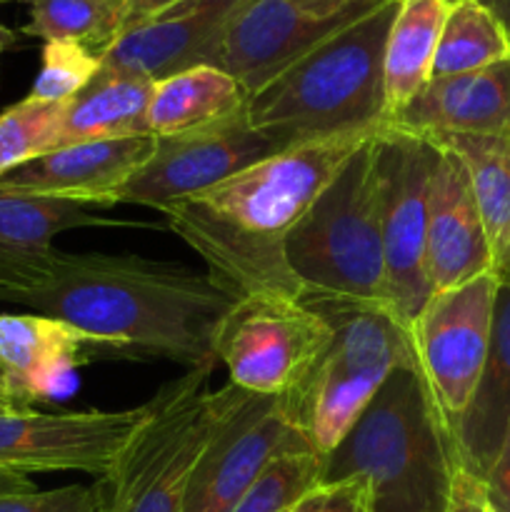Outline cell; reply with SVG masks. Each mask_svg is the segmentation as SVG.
Returning <instances> with one entry per match:
<instances>
[{"label":"cell","instance_id":"cell-1","mask_svg":"<svg viewBox=\"0 0 510 512\" xmlns=\"http://www.w3.org/2000/svg\"><path fill=\"white\" fill-rule=\"evenodd\" d=\"M0 303L63 320L115 355L198 368L233 298L208 273L140 255L0 245Z\"/></svg>","mask_w":510,"mask_h":512},{"label":"cell","instance_id":"cell-2","mask_svg":"<svg viewBox=\"0 0 510 512\" xmlns=\"http://www.w3.org/2000/svg\"><path fill=\"white\" fill-rule=\"evenodd\" d=\"M378 133L290 145L165 208L168 228L203 258L205 273L233 300L260 293L300 298L303 285L285 258L288 235L350 155Z\"/></svg>","mask_w":510,"mask_h":512},{"label":"cell","instance_id":"cell-3","mask_svg":"<svg viewBox=\"0 0 510 512\" xmlns=\"http://www.w3.org/2000/svg\"><path fill=\"white\" fill-rule=\"evenodd\" d=\"M458 470L453 428L418 365H408L323 455V488L355 483L363 512H448Z\"/></svg>","mask_w":510,"mask_h":512},{"label":"cell","instance_id":"cell-4","mask_svg":"<svg viewBox=\"0 0 510 512\" xmlns=\"http://www.w3.org/2000/svg\"><path fill=\"white\" fill-rule=\"evenodd\" d=\"M400 0L330 35L245 100L253 128L283 148L388 125L383 53Z\"/></svg>","mask_w":510,"mask_h":512},{"label":"cell","instance_id":"cell-5","mask_svg":"<svg viewBox=\"0 0 510 512\" xmlns=\"http://www.w3.org/2000/svg\"><path fill=\"white\" fill-rule=\"evenodd\" d=\"M330 325V340L283 400L290 423L323 458L398 368L415 365L413 340L378 303L303 293Z\"/></svg>","mask_w":510,"mask_h":512},{"label":"cell","instance_id":"cell-6","mask_svg":"<svg viewBox=\"0 0 510 512\" xmlns=\"http://www.w3.org/2000/svg\"><path fill=\"white\" fill-rule=\"evenodd\" d=\"M215 363L185 370L150 398V413L95 490L100 512H183L190 478L228 400L210 390Z\"/></svg>","mask_w":510,"mask_h":512},{"label":"cell","instance_id":"cell-7","mask_svg":"<svg viewBox=\"0 0 510 512\" xmlns=\"http://www.w3.org/2000/svg\"><path fill=\"white\" fill-rule=\"evenodd\" d=\"M380 133L350 155L288 235L285 258L303 293L383 305Z\"/></svg>","mask_w":510,"mask_h":512},{"label":"cell","instance_id":"cell-8","mask_svg":"<svg viewBox=\"0 0 510 512\" xmlns=\"http://www.w3.org/2000/svg\"><path fill=\"white\" fill-rule=\"evenodd\" d=\"M438 145L423 135L385 128L378 138L383 308L410 335L433 295L425 273L428 203Z\"/></svg>","mask_w":510,"mask_h":512},{"label":"cell","instance_id":"cell-9","mask_svg":"<svg viewBox=\"0 0 510 512\" xmlns=\"http://www.w3.org/2000/svg\"><path fill=\"white\" fill-rule=\"evenodd\" d=\"M328 340V320L303 298L260 293L233 300L213 353L235 388L280 398L308 373Z\"/></svg>","mask_w":510,"mask_h":512},{"label":"cell","instance_id":"cell-10","mask_svg":"<svg viewBox=\"0 0 510 512\" xmlns=\"http://www.w3.org/2000/svg\"><path fill=\"white\" fill-rule=\"evenodd\" d=\"M388 0H248L225 28L210 65L258 93L275 75Z\"/></svg>","mask_w":510,"mask_h":512},{"label":"cell","instance_id":"cell-11","mask_svg":"<svg viewBox=\"0 0 510 512\" xmlns=\"http://www.w3.org/2000/svg\"><path fill=\"white\" fill-rule=\"evenodd\" d=\"M500 280L478 275L428 298L410 328L415 365L450 428L468 408L493 338Z\"/></svg>","mask_w":510,"mask_h":512},{"label":"cell","instance_id":"cell-12","mask_svg":"<svg viewBox=\"0 0 510 512\" xmlns=\"http://www.w3.org/2000/svg\"><path fill=\"white\" fill-rule=\"evenodd\" d=\"M308 450L313 448L288 420L283 400L228 383V400L195 465L183 512H230L275 458Z\"/></svg>","mask_w":510,"mask_h":512},{"label":"cell","instance_id":"cell-13","mask_svg":"<svg viewBox=\"0 0 510 512\" xmlns=\"http://www.w3.org/2000/svg\"><path fill=\"white\" fill-rule=\"evenodd\" d=\"M280 150L285 148L278 140L250 125L243 108L208 128L155 138L153 155L120 190L118 205H145L163 213Z\"/></svg>","mask_w":510,"mask_h":512},{"label":"cell","instance_id":"cell-14","mask_svg":"<svg viewBox=\"0 0 510 512\" xmlns=\"http://www.w3.org/2000/svg\"><path fill=\"white\" fill-rule=\"evenodd\" d=\"M150 413V400L125 410L0 415V470L88 473L103 478Z\"/></svg>","mask_w":510,"mask_h":512},{"label":"cell","instance_id":"cell-15","mask_svg":"<svg viewBox=\"0 0 510 512\" xmlns=\"http://www.w3.org/2000/svg\"><path fill=\"white\" fill-rule=\"evenodd\" d=\"M248 0H178L120 33L100 55L105 73L163 80L195 65H210L225 28Z\"/></svg>","mask_w":510,"mask_h":512},{"label":"cell","instance_id":"cell-16","mask_svg":"<svg viewBox=\"0 0 510 512\" xmlns=\"http://www.w3.org/2000/svg\"><path fill=\"white\" fill-rule=\"evenodd\" d=\"M155 150L153 135L63 145L0 178V193L45 195L110 208Z\"/></svg>","mask_w":510,"mask_h":512},{"label":"cell","instance_id":"cell-17","mask_svg":"<svg viewBox=\"0 0 510 512\" xmlns=\"http://www.w3.org/2000/svg\"><path fill=\"white\" fill-rule=\"evenodd\" d=\"M425 273L433 293L493 273L488 238L468 170L463 160L443 145H438V163L430 183Z\"/></svg>","mask_w":510,"mask_h":512},{"label":"cell","instance_id":"cell-18","mask_svg":"<svg viewBox=\"0 0 510 512\" xmlns=\"http://www.w3.org/2000/svg\"><path fill=\"white\" fill-rule=\"evenodd\" d=\"M110 353L63 320L40 313H0V365L33 405L73 388V375L95 355Z\"/></svg>","mask_w":510,"mask_h":512},{"label":"cell","instance_id":"cell-19","mask_svg":"<svg viewBox=\"0 0 510 512\" xmlns=\"http://www.w3.org/2000/svg\"><path fill=\"white\" fill-rule=\"evenodd\" d=\"M388 125L423 138L510 133V60L475 73L430 78Z\"/></svg>","mask_w":510,"mask_h":512},{"label":"cell","instance_id":"cell-20","mask_svg":"<svg viewBox=\"0 0 510 512\" xmlns=\"http://www.w3.org/2000/svg\"><path fill=\"white\" fill-rule=\"evenodd\" d=\"M510 425V285H500L495 300L493 338L468 408L455 423L460 465L483 480L493 468Z\"/></svg>","mask_w":510,"mask_h":512},{"label":"cell","instance_id":"cell-21","mask_svg":"<svg viewBox=\"0 0 510 512\" xmlns=\"http://www.w3.org/2000/svg\"><path fill=\"white\" fill-rule=\"evenodd\" d=\"M428 140L463 160L488 238L493 273L500 285H510V133H455Z\"/></svg>","mask_w":510,"mask_h":512},{"label":"cell","instance_id":"cell-22","mask_svg":"<svg viewBox=\"0 0 510 512\" xmlns=\"http://www.w3.org/2000/svg\"><path fill=\"white\" fill-rule=\"evenodd\" d=\"M243 85L215 65H195L155 80L148 105V133L153 138L193 133L245 108Z\"/></svg>","mask_w":510,"mask_h":512},{"label":"cell","instance_id":"cell-23","mask_svg":"<svg viewBox=\"0 0 510 512\" xmlns=\"http://www.w3.org/2000/svg\"><path fill=\"white\" fill-rule=\"evenodd\" d=\"M153 88L155 80L100 70L88 88L80 90L65 105L58 148L90 140L150 135L148 105Z\"/></svg>","mask_w":510,"mask_h":512},{"label":"cell","instance_id":"cell-24","mask_svg":"<svg viewBox=\"0 0 510 512\" xmlns=\"http://www.w3.org/2000/svg\"><path fill=\"white\" fill-rule=\"evenodd\" d=\"M450 0H400L383 53V88L388 120L433 78L435 50Z\"/></svg>","mask_w":510,"mask_h":512},{"label":"cell","instance_id":"cell-25","mask_svg":"<svg viewBox=\"0 0 510 512\" xmlns=\"http://www.w3.org/2000/svg\"><path fill=\"white\" fill-rule=\"evenodd\" d=\"M505 60H510V38L498 13L480 0H450L433 78L475 73Z\"/></svg>","mask_w":510,"mask_h":512},{"label":"cell","instance_id":"cell-26","mask_svg":"<svg viewBox=\"0 0 510 512\" xmlns=\"http://www.w3.org/2000/svg\"><path fill=\"white\" fill-rule=\"evenodd\" d=\"M125 0H33L23 35L43 43H78L103 55L123 33Z\"/></svg>","mask_w":510,"mask_h":512},{"label":"cell","instance_id":"cell-27","mask_svg":"<svg viewBox=\"0 0 510 512\" xmlns=\"http://www.w3.org/2000/svg\"><path fill=\"white\" fill-rule=\"evenodd\" d=\"M95 225H120L98 218L85 205L45 195L0 193V245L10 248H48L58 233Z\"/></svg>","mask_w":510,"mask_h":512},{"label":"cell","instance_id":"cell-28","mask_svg":"<svg viewBox=\"0 0 510 512\" xmlns=\"http://www.w3.org/2000/svg\"><path fill=\"white\" fill-rule=\"evenodd\" d=\"M65 105L25 95L0 113V178L58 148Z\"/></svg>","mask_w":510,"mask_h":512},{"label":"cell","instance_id":"cell-29","mask_svg":"<svg viewBox=\"0 0 510 512\" xmlns=\"http://www.w3.org/2000/svg\"><path fill=\"white\" fill-rule=\"evenodd\" d=\"M323 488V458L313 450L275 458L230 512H293Z\"/></svg>","mask_w":510,"mask_h":512},{"label":"cell","instance_id":"cell-30","mask_svg":"<svg viewBox=\"0 0 510 512\" xmlns=\"http://www.w3.org/2000/svg\"><path fill=\"white\" fill-rule=\"evenodd\" d=\"M100 68H103L100 55L85 45L45 43L40 70L28 95L45 103H68L80 90L88 88Z\"/></svg>","mask_w":510,"mask_h":512},{"label":"cell","instance_id":"cell-31","mask_svg":"<svg viewBox=\"0 0 510 512\" xmlns=\"http://www.w3.org/2000/svg\"><path fill=\"white\" fill-rule=\"evenodd\" d=\"M0 512H100L95 485H65L55 490L0 495Z\"/></svg>","mask_w":510,"mask_h":512},{"label":"cell","instance_id":"cell-32","mask_svg":"<svg viewBox=\"0 0 510 512\" xmlns=\"http://www.w3.org/2000/svg\"><path fill=\"white\" fill-rule=\"evenodd\" d=\"M480 483H483L485 505H488L490 510L510 512V425L493 468L488 470V475H485Z\"/></svg>","mask_w":510,"mask_h":512},{"label":"cell","instance_id":"cell-33","mask_svg":"<svg viewBox=\"0 0 510 512\" xmlns=\"http://www.w3.org/2000/svg\"><path fill=\"white\" fill-rule=\"evenodd\" d=\"M448 512H485L483 483L475 475H470L463 465H460L458 475H455L453 500H450Z\"/></svg>","mask_w":510,"mask_h":512},{"label":"cell","instance_id":"cell-34","mask_svg":"<svg viewBox=\"0 0 510 512\" xmlns=\"http://www.w3.org/2000/svg\"><path fill=\"white\" fill-rule=\"evenodd\" d=\"M323 512H363L360 508V488L355 483L330 485Z\"/></svg>","mask_w":510,"mask_h":512},{"label":"cell","instance_id":"cell-35","mask_svg":"<svg viewBox=\"0 0 510 512\" xmlns=\"http://www.w3.org/2000/svg\"><path fill=\"white\" fill-rule=\"evenodd\" d=\"M175 3H178V0H125L123 33L125 30L135 28L138 23H143V20L153 18L155 13H160V10L170 8V5H175Z\"/></svg>","mask_w":510,"mask_h":512},{"label":"cell","instance_id":"cell-36","mask_svg":"<svg viewBox=\"0 0 510 512\" xmlns=\"http://www.w3.org/2000/svg\"><path fill=\"white\" fill-rule=\"evenodd\" d=\"M0 405H5V408L10 410H28L30 405L25 403V398L20 395V390L15 388L13 378L8 375V370L0 365Z\"/></svg>","mask_w":510,"mask_h":512},{"label":"cell","instance_id":"cell-37","mask_svg":"<svg viewBox=\"0 0 510 512\" xmlns=\"http://www.w3.org/2000/svg\"><path fill=\"white\" fill-rule=\"evenodd\" d=\"M35 483L23 473H13V470H0V495H18V493H33Z\"/></svg>","mask_w":510,"mask_h":512},{"label":"cell","instance_id":"cell-38","mask_svg":"<svg viewBox=\"0 0 510 512\" xmlns=\"http://www.w3.org/2000/svg\"><path fill=\"white\" fill-rule=\"evenodd\" d=\"M325 498H328V488L315 490V493L308 495V498H305L303 503H300L298 508H295L293 512H323Z\"/></svg>","mask_w":510,"mask_h":512},{"label":"cell","instance_id":"cell-39","mask_svg":"<svg viewBox=\"0 0 510 512\" xmlns=\"http://www.w3.org/2000/svg\"><path fill=\"white\" fill-rule=\"evenodd\" d=\"M15 45H18V33H15L13 28H8L5 23H0V60H3V55L8 53V50H13Z\"/></svg>","mask_w":510,"mask_h":512},{"label":"cell","instance_id":"cell-40","mask_svg":"<svg viewBox=\"0 0 510 512\" xmlns=\"http://www.w3.org/2000/svg\"><path fill=\"white\" fill-rule=\"evenodd\" d=\"M495 13H498V18L503 20L505 30H508V38H510V0H500V5L495 8Z\"/></svg>","mask_w":510,"mask_h":512},{"label":"cell","instance_id":"cell-41","mask_svg":"<svg viewBox=\"0 0 510 512\" xmlns=\"http://www.w3.org/2000/svg\"><path fill=\"white\" fill-rule=\"evenodd\" d=\"M480 3H485V5H488V8H498V5H500V0H480Z\"/></svg>","mask_w":510,"mask_h":512},{"label":"cell","instance_id":"cell-42","mask_svg":"<svg viewBox=\"0 0 510 512\" xmlns=\"http://www.w3.org/2000/svg\"><path fill=\"white\" fill-rule=\"evenodd\" d=\"M3 413H15V410H10V408H5V405H0V415Z\"/></svg>","mask_w":510,"mask_h":512},{"label":"cell","instance_id":"cell-43","mask_svg":"<svg viewBox=\"0 0 510 512\" xmlns=\"http://www.w3.org/2000/svg\"><path fill=\"white\" fill-rule=\"evenodd\" d=\"M485 512H493V510H490V508H488V505H485Z\"/></svg>","mask_w":510,"mask_h":512},{"label":"cell","instance_id":"cell-44","mask_svg":"<svg viewBox=\"0 0 510 512\" xmlns=\"http://www.w3.org/2000/svg\"><path fill=\"white\" fill-rule=\"evenodd\" d=\"M0 3H3V0H0ZM30 3H33V0H30Z\"/></svg>","mask_w":510,"mask_h":512}]
</instances>
